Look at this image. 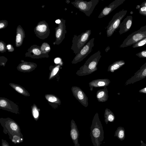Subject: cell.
Wrapping results in <instances>:
<instances>
[{
  "label": "cell",
  "instance_id": "1",
  "mask_svg": "<svg viewBox=\"0 0 146 146\" xmlns=\"http://www.w3.org/2000/svg\"><path fill=\"white\" fill-rule=\"evenodd\" d=\"M90 130V135L93 145L100 146L104 139V131L98 112L94 116Z\"/></svg>",
  "mask_w": 146,
  "mask_h": 146
},
{
  "label": "cell",
  "instance_id": "2",
  "mask_svg": "<svg viewBox=\"0 0 146 146\" xmlns=\"http://www.w3.org/2000/svg\"><path fill=\"white\" fill-rule=\"evenodd\" d=\"M102 57L101 52L99 50L94 54L86 60L76 73L79 76H83L91 74L97 70V66Z\"/></svg>",
  "mask_w": 146,
  "mask_h": 146
},
{
  "label": "cell",
  "instance_id": "3",
  "mask_svg": "<svg viewBox=\"0 0 146 146\" xmlns=\"http://www.w3.org/2000/svg\"><path fill=\"white\" fill-rule=\"evenodd\" d=\"M91 33V30H87L80 35H74L71 49L75 55L78 54L86 44Z\"/></svg>",
  "mask_w": 146,
  "mask_h": 146
},
{
  "label": "cell",
  "instance_id": "4",
  "mask_svg": "<svg viewBox=\"0 0 146 146\" xmlns=\"http://www.w3.org/2000/svg\"><path fill=\"white\" fill-rule=\"evenodd\" d=\"M145 38L146 25L141 27L139 29L128 36L119 47L123 48L132 45Z\"/></svg>",
  "mask_w": 146,
  "mask_h": 146
},
{
  "label": "cell",
  "instance_id": "5",
  "mask_svg": "<svg viewBox=\"0 0 146 146\" xmlns=\"http://www.w3.org/2000/svg\"><path fill=\"white\" fill-rule=\"evenodd\" d=\"M99 0H91L89 1L83 0H75L71 3L80 11L84 13L87 17H90L92 14Z\"/></svg>",
  "mask_w": 146,
  "mask_h": 146
},
{
  "label": "cell",
  "instance_id": "6",
  "mask_svg": "<svg viewBox=\"0 0 146 146\" xmlns=\"http://www.w3.org/2000/svg\"><path fill=\"white\" fill-rule=\"evenodd\" d=\"M127 10H122L115 14L106 27L107 36H111L118 29L121 21L127 13Z\"/></svg>",
  "mask_w": 146,
  "mask_h": 146
},
{
  "label": "cell",
  "instance_id": "7",
  "mask_svg": "<svg viewBox=\"0 0 146 146\" xmlns=\"http://www.w3.org/2000/svg\"><path fill=\"white\" fill-rule=\"evenodd\" d=\"M94 38L88 41L83 47L80 51L76 54L72 62V64H76L82 61L92 50L94 46Z\"/></svg>",
  "mask_w": 146,
  "mask_h": 146
},
{
  "label": "cell",
  "instance_id": "8",
  "mask_svg": "<svg viewBox=\"0 0 146 146\" xmlns=\"http://www.w3.org/2000/svg\"><path fill=\"white\" fill-rule=\"evenodd\" d=\"M34 31L36 36L43 40L47 38L50 33L48 24L45 21L38 22L35 27Z\"/></svg>",
  "mask_w": 146,
  "mask_h": 146
},
{
  "label": "cell",
  "instance_id": "9",
  "mask_svg": "<svg viewBox=\"0 0 146 146\" xmlns=\"http://www.w3.org/2000/svg\"><path fill=\"white\" fill-rule=\"evenodd\" d=\"M61 22L57 27L55 28L56 40L53 43L55 44L58 45L60 44L65 38L67 32L65 25V20L60 19Z\"/></svg>",
  "mask_w": 146,
  "mask_h": 146
},
{
  "label": "cell",
  "instance_id": "10",
  "mask_svg": "<svg viewBox=\"0 0 146 146\" xmlns=\"http://www.w3.org/2000/svg\"><path fill=\"white\" fill-rule=\"evenodd\" d=\"M0 108L16 114L19 113L18 106L13 101L5 98H0Z\"/></svg>",
  "mask_w": 146,
  "mask_h": 146
},
{
  "label": "cell",
  "instance_id": "11",
  "mask_svg": "<svg viewBox=\"0 0 146 146\" xmlns=\"http://www.w3.org/2000/svg\"><path fill=\"white\" fill-rule=\"evenodd\" d=\"M71 91L74 96L84 106H88V98L85 93L79 87L72 86Z\"/></svg>",
  "mask_w": 146,
  "mask_h": 146
},
{
  "label": "cell",
  "instance_id": "12",
  "mask_svg": "<svg viewBox=\"0 0 146 146\" xmlns=\"http://www.w3.org/2000/svg\"><path fill=\"white\" fill-rule=\"evenodd\" d=\"M146 77V62L143 64L140 69L135 73L134 75L128 80L125 82V85L134 83Z\"/></svg>",
  "mask_w": 146,
  "mask_h": 146
},
{
  "label": "cell",
  "instance_id": "13",
  "mask_svg": "<svg viewBox=\"0 0 146 146\" xmlns=\"http://www.w3.org/2000/svg\"><path fill=\"white\" fill-rule=\"evenodd\" d=\"M26 57L33 58H48L49 56L45 55L42 52L40 47L36 45H34L28 49L27 52L25 54Z\"/></svg>",
  "mask_w": 146,
  "mask_h": 146
},
{
  "label": "cell",
  "instance_id": "14",
  "mask_svg": "<svg viewBox=\"0 0 146 146\" xmlns=\"http://www.w3.org/2000/svg\"><path fill=\"white\" fill-rule=\"evenodd\" d=\"M125 0H115L108 6L104 7L98 16V18H101L108 15L114 10L123 4Z\"/></svg>",
  "mask_w": 146,
  "mask_h": 146
},
{
  "label": "cell",
  "instance_id": "15",
  "mask_svg": "<svg viewBox=\"0 0 146 146\" xmlns=\"http://www.w3.org/2000/svg\"><path fill=\"white\" fill-rule=\"evenodd\" d=\"M133 17L131 15L127 16L120 24L118 28L120 35L127 32L130 29L132 23Z\"/></svg>",
  "mask_w": 146,
  "mask_h": 146
},
{
  "label": "cell",
  "instance_id": "16",
  "mask_svg": "<svg viewBox=\"0 0 146 146\" xmlns=\"http://www.w3.org/2000/svg\"><path fill=\"white\" fill-rule=\"evenodd\" d=\"M70 135L74 146H80L78 143L79 131L75 121L72 119L71 121Z\"/></svg>",
  "mask_w": 146,
  "mask_h": 146
},
{
  "label": "cell",
  "instance_id": "17",
  "mask_svg": "<svg viewBox=\"0 0 146 146\" xmlns=\"http://www.w3.org/2000/svg\"><path fill=\"white\" fill-rule=\"evenodd\" d=\"M37 66V64L35 63L23 62L18 65L17 69L18 71L22 72H29L34 70Z\"/></svg>",
  "mask_w": 146,
  "mask_h": 146
},
{
  "label": "cell",
  "instance_id": "18",
  "mask_svg": "<svg viewBox=\"0 0 146 146\" xmlns=\"http://www.w3.org/2000/svg\"><path fill=\"white\" fill-rule=\"evenodd\" d=\"M110 82V80L108 79H98L93 80L89 83L90 90L92 91L94 88L101 87H106L108 86Z\"/></svg>",
  "mask_w": 146,
  "mask_h": 146
},
{
  "label": "cell",
  "instance_id": "19",
  "mask_svg": "<svg viewBox=\"0 0 146 146\" xmlns=\"http://www.w3.org/2000/svg\"><path fill=\"white\" fill-rule=\"evenodd\" d=\"M25 37V34L23 29L21 25H19L16 29V36L15 40L16 46L19 47L22 45Z\"/></svg>",
  "mask_w": 146,
  "mask_h": 146
},
{
  "label": "cell",
  "instance_id": "20",
  "mask_svg": "<svg viewBox=\"0 0 146 146\" xmlns=\"http://www.w3.org/2000/svg\"><path fill=\"white\" fill-rule=\"evenodd\" d=\"M108 92L106 87L98 90L96 92V97L98 101L101 102L106 101L109 97Z\"/></svg>",
  "mask_w": 146,
  "mask_h": 146
},
{
  "label": "cell",
  "instance_id": "21",
  "mask_svg": "<svg viewBox=\"0 0 146 146\" xmlns=\"http://www.w3.org/2000/svg\"><path fill=\"white\" fill-rule=\"evenodd\" d=\"M9 85L17 92L25 96H29V92L24 87L17 84L10 83Z\"/></svg>",
  "mask_w": 146,
  "mask_h": 146
},
{
  "label": "cell",
  "instance_id": "22",
  "mask_svg": "<svg viewBox=\"0 0 146 146\" xmlns=\"http://www.w3.org/2000/svg\"><path fill=\"white\" fill-rule=\"evenodd\" d=\"M125 62L123 60H119L116 61L108 67V71L111 72H114L115 71L117 70L125 64Z\"/></svg>",
  "mask_w": 146,
  "mask_h": 146
},
{
  "label": "cell",
  "instance_id": "23",
  "mask_svg": "<svg viewBox=\"0 0 146 146\" xmlns=\"http://www.w3.org/2000/svg\"><path fill=\"white\" fill-rule=\"evenodd\" d=\"M105 122L106 124L109 122H113L115 117L112 112L110 109L106 108L104 113Z\"/></svg>",
  "mask_w": 146,
  "mask_h": 146
},
{
  "label": "cell",
  "instance_id": "24",
  "mask_svg": "<svg viewBox=\"0 0 146 146\" xmlns=\"http://www.w3.org/2000/svg\"><path fill=\"white\" fill-rule=\"evenodd\" d=\"M114 137H116L120 140H124L125 137V131L124 127H118L115 131Z\"/></svg>",
  "mask_w": 146,
  "mask_h": 146
},
{
  "label": "cell",
  "instance_id": "25",
  "mask_svg": "<svg viewBox=\"0 0 146 146\" xmlns=\"http://www.w3.org/2000/svg\"><path fill=\"white\" fill-rule=\"evenodd\" d=\"M46 99L49 102L60 105L61 104L60 99L56 96L52 94H47L45 95Z\"/></svg>",
  "mask_w": 146,
  "mask_h": 146
},
{
  "label": "cell",
  "instance_id": "26",
  "mask_svg": "<svg viewBox=\"0 0 146 146\" xmlns=\"http://www.w3.org/2000/svg\"><path fill=\"white\" fill-rule=\"evenodd\" d=\"M32 113L34 118L37 120L39 117L40 109L35 104L31 107Z\"/></svg>",
  "mask_w": 146,
  "mask_h": 146
},
{
  "label": "cell",
  "instance_id": "27",
  "mask_svg": "<svg viewBox=\"0 0 146 146\" xmlns=\"http://www.w3.org/2000/svg\"><path fill=\"white\" fill-rule=\"evenodd\" d=\"M40 47L42 53L48 56V54L50 50V47L49 44L46 42H44Z\"/></svg>",
  "mask_w": 146,
  "mask_h": 146
},
{
  "label": "cell",
  "instance_id": "28",
  "mask_svg": "<svg viewBox=\"0 0 146 146\" xmlns=\"http://www.w3.org/2000/svg\"><path fill=\"white\" fill-rule=\"evenodd\" d=\"M60 66V65L58 64L53 68L49 76V80L52 79L56 75L58 71Z\"/></svg>",
  "mask_w": 146,
  "mask_h": 146
},
{
  "label": "cell",
  "instance_id": "29",
  "mask_svg": "<svg viewBox=\"0 0 146 146\" xmlns=\"http://www.w3.org/2000/svg\"><path fill=\"white\" fill-rule=\"evenodd\" d=\"M146 45V38L138 41L132 45L133 48H136L145 46Z\"/></svg>",
  "mask_w": 146,
  "mask_h": 146
},
{
  "label": "cell",
  "instance_id": "30",
  "mask_svg": "<svg viewBox=\"0 0 146 146\" xmlns=\"http://www.w3.org/2000/svg\"><path fill=\"white\" fill-rule=\"evenodd\" d=\"M7 50L6 44L3 41L1 40L0 41V52L1 53L6 52Z\"/></svg>",
  "mask_w": 146,
  "mask_h": 146
},
{
  "label": "cell",
  "instance_id": "31",
  "mask_svg": "<svg viewBox=\"0 0 146 146\" xmlns=\"http://www.w3.org/2000/svg\"><path fill=\"white\" fill-rule=\"evenodd\" d=\"M136 55L140 58H146V49L136 54Z\"/></svg>",
  "mask_w": 146,
  "mask_h": 146
},
{
  "label": "cell",
  "instance_id": "32",
  "mask_svg": "<svg viewBox=\"0 0 146 146\" xmlns=\"http://www.w3.org/2000/svg\"><path fill=\"white\" fill-rule=\"evenodd\" d=\"M8 25V22L6 20H1L0 21V29H3L6 27Z\"/></svg>",
  "mask_w": 146,
  "mask_h": 146
},
{
  "label": "cell",
  "instance_id": "33",
  "mask_svg": "<svg viewBox=\"0 0 146 146\" xmlns=\"http://www.w3.org/2000/svg\"><path fill=\"white\" fill-rule=\"evenodd\" d=\"M139 12L140 14L146 16V7H141L139 9Z\"/></svg>",
  "mask_w": 146,
  "mask_h": 146
},
{
  "label": "cell",
  "instance_id": "34",
  "mask_svg": "<svg viewBox=\"0 0 146 146\" xmlns=\"http://www.w3.org/2000/svg\"><path fill=\"white\" fill-rule=\"evenodd\" d=\"M7 60V59L4 56L0 57V65L5 66Z\"/></svg>",
  "mask_w": 146,
  "mask_h": 146
},
{
  "label": "cell",
  "instance_id": "35",
  "mask_svg": "<svg viewBox=\"0 0 146 146\" xmlns=\"http://www.w3.org/2000/svg\"><path fill=\"white\" fill-rule=\"evenodd\" d=\"M7 50L9 52H12L14 50V48L13 46L10 44H8L7 45Z\"/></svg>",
  "mask_w": 146,
  "mask_h": 146
},
{
  "label": "cell",
  "instance_id": "36",
  "mask_svg": "<svg viewBox=\"0 0 146 146\" xmlns=\"http://www.w3.org/2000/svg\"><path fill=\"white\" fill-rule=\"evenodd\" d=\"M54 63L56 64H59L60 65L62 64L61 59L59 57L55 58L54 59Z\"/></svg>",
  "mask_w": 146,
  "mask_h": 146
},
{
  "label": "cell",
  "instance_id": "37",
  "mask_svg": "<svg viewBox=\"0 0 146 146\" xmlns=\"http://www.w3.org/2000/svg\"><path fill=\"white\" fill-rule=\"evenodd\" d=\"M140 93L146 94V87L145 88L139 91Z\"/></svg>",
  "mask_w": 146,
  "mask_h": 146
},
{
  "label": "cell",
  "instance_id": "38",
  "mask_svg": "<svg viewBox=\"0 0 146 146\" xmlns=\"http://www.w3.org/2000/svg\"><path fill=\"white\" fill-rule=\"evenodd\" d=\"M140 146H146V144L144 143L142 140H141Z\"/></svg>",
  "mask_w": 146,
  "mask_h": 146
},
{
  "label": "cell",
  "instance_id": "39",
  "mask_svg": "<svg viewBox=\"0 0 146 146\" xmlns=\"http://www.w3.org/2000/svg\"><path fill=\"white\" fill-rule=\"evenodd\" d=\"M141 6L142 7L145 6L146 7V1L143 2L141 5Z\"/></svg>",
  "mask_w": 146,
  "mask_h": 146
},
{
  "label": "cell",
  "instance_id": "40",
  "mask_svg": "<svg viewBox=\"0 0 146 146\" xmlns=\"http://www.w3.org/2000/svg\"><path fill=\"white\" fill-rule=\"evenodd\" d=\"M61 22L60 19H58L56 20L55 23H56L59 24Z\"/></svg>",
  "mask_w": 146,
  "mask_h": 146
},
{
  "label": "cell",
  "instance_id": "41",
  "mask_svg": "<svg viewBox=\"0 0 146 146\" xmlns=\"http://www.w3.org/2000/svg\"><path fill=\"white\" fill-rule=\"evenodd\" d=\"M3 146H9L8 145H3Z\"/></svg>",
  "mask_w": 146,
  "mask_h": 146
}]
</instances>
